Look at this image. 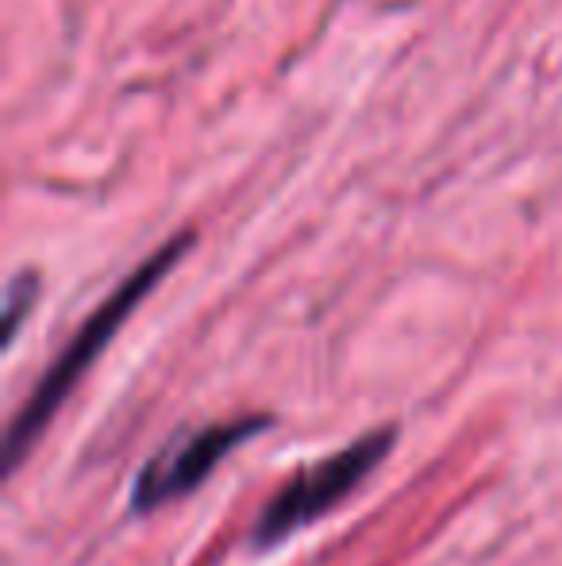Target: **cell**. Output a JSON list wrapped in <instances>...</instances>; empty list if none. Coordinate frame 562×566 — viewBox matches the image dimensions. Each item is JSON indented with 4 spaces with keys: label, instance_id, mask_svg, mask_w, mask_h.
<instances>
[{
    "label": "cell",
    "instance_id": "1",
    "mask_svg": "<svg viewBox=\"0 0 562 566\" xmlns=\"http://www.w3.org/2000/svg\"><path fill=\"white\" fill-rule=\"evenodd\" d=\"M193 239H197L193 231H178L170 243H162L150 259H142L139 266L131 270V274L124 277L97 308H93V316H85V324L74 332V339L54 355V363L46 366L39 386L31 389L23 409L15 412L12 424H8V432H4L8 470H15L23 459H28V451L39 443V436L46 432V424H51L54 412L62 409V401L74 394L77 381L85 378V370L105 355V347L116 339V332L131 321V313L142 305V297H150V293L158 290V282L178 266L181 254L193 247Z\"/></svg>",
    "mask_w": 562,
    "mask_h": 566
},
{
    "label": "cell",
    "instance_id": "2",
    "mask_svg": "<svg viewBox=\"0 0 562 566\" xmlns=\"http://www.w3.org/2000/svg\"><path fill=\"white\" fill-rule=\"evenodd\" d=\"M393 443H397V428L393 424L374 428V432L359 436V440H351L347 448L328 454V459L312 462L308 470L293 474L263 505L255 528H251V544H255L258 552H271V547L285 544L293 532L308 528V524H316L320 516H328L339 501L351 497V493L382 467L385 454L393 451Z\"/></svg>",
    "mask_w": 562,
    "mask_h": 566
},
{
    "label": "cell",
    "instance_id": "3",
    "mask_svg": "<svg viewBox=\"0 0 562 566\" xmlns=\"http://www.w3.org/2000/svg\"><path fill=\"white\" fill-rule=\"evenodd\" d=\"M271 428H274V417L255 412V417L216 420V424H204V428H197V432L178 436L170 448L158 451L136 474L131 509H136V513H155V509L201 490L204 478L227 459V451H235L243 440H255V436L271 432Z\"/></svg>",
    "mask_w": 562,
    "mask_h": 566
},
{
    "label": "cell",
    "instance_id": "4",
    "mask_svg": "<svg viewBox=\"0 0 562 566\" xmlns=\"http://www.w3.org/2000/svg\"><path fill=\"white\" fill-rule=\"evenodd\" d=\"M35 297H39V274L35 270H20V274H12V282H8V290H4V347H12L23 316L35 308Z\"/></svg>",
    "mask_w": 562,
    "mask_h": 566
}]
</instances>
